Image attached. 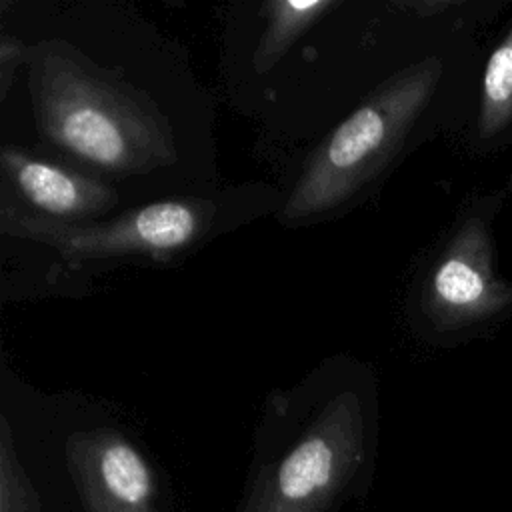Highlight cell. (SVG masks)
<instances>
[{
  "mask_svg": "<svg viewBox=\"0 0 512 512\" xmlns=\"http://www.w3.org/2000/svg\"><path fill=\"white\" fill-rule=\"evenodd\" d=\"M26 62L38 130L56 148L116 176L144 174L174 158L164 116L130 86L58 42L30 48Z\"/></svg>",
  "mask_w": 512,
  "mask_h": 512,
  "instance_id": "cell-1",
  "label": "cell"
},
{
  "mask_svg": "<svg viewBox=\"0 0 512 512\" xmlns=\"http://www.w3.org/2000/svg\"><path fill=\"white\" fill-rule=\"evenodd\" d=\"M440 70V62L428 58L378 86L314 150L280 220L288 226L306 224L356 198L400 150L428 104Z\"/></svg>",
  "mask_w": 512,
  "mask_h": 512,
  "instance_id": "cell-2",
  "label": "cell"
},
{
  "mask_svg": "<svg viewBox=\"0 0 512 512\" xmlns=\"http://www.w3.org/2000/svg\"><path fill=\"white\" fill-rule=\"evenodd\" d=\"M224 206L212 198H174L124 212L106 222L68 224L26 208H0L6 236L40 242L68 262L176 258L204 242L224 224Z\"/></svg>",
  "mask_w": 512,
  "mask_h": 512,
  "instance_id": "cell-3",
  "label": "cell"
},
{
  "mask_svg": "<svg viewBox=\"0 0 512 512\" xmlns=\"http://www.w3.org/2000/svg\"><path fill=\"white\" fill-rule=\"evenodd\" d=\"M512 302V286L492 268V240L482 220H466L440 258L426 286L424 308L440 328H460L494 316Z\"/></svg>",
  "mask_w": 512,
  "mask_h": 512,
  "instance_id": "cell-4",
  "label": "cell"
},
{
  "mask_svg": "<svg viewBox=\"0 0 512 512\" xmlns=\"http://www.w3.org/2000/svg\"><path fill=\"white\" fill-rule=\"evenodd\" d=\"M4 186L24 200L26 210L68 224L96 222L118 204V194L106 182L72 168L6 146L0 156Z\"/></svg>",
  "mask_w": 512,
  "mask_h": 512,
  "instance_id": "cell-5",
  "label": "cell"
},
{
  "mask_svg": "<svg viewBox=\"0 0 512 512\" xmlns=\"http://www.w3.org/2000/svg\"><path fill=\"white\" fill-rule=\"evenodd\" d=\"M332 0H314V2H292L276 0L266 4V26L258 40L254 54V68L264 72L272 68L288 48L310 28L314 26L324 12L334 8Z\"/></svg>",
  "mask_w": 512,
  "mask_h": 512,
  "instance_id": "cell-6",
  "label": "cell"
},
{
  "mask_svg": "<svg viewBox=\"0 0 512 512\" xmlns=\"http://www.w3.org/2000/svg\"><path fill=\"white\" fill-rule=\"evenodd\" d=\"M512 122V28L490 54L482 80L480 134L492 138Z\"/></svg>",
  "mask_w": 512,
  "mask_h": 512,
  "instance_id": "cell-7",
  "label": "cell"
},
{
  "mask_svg": "<svg viewBox=\"0 0 512 512\" xmlns=\"http://www.w3.org/2000/svg\"><path fill=\"white\" fill-rule=\"evenodd\" d=\"M334 452L324 436L306 438L280 466V490L288 498H304L330 478Z\"/></svg>",
  "mask_w": 512,
  "mask_h": 512,
  "instance_id": "cell-8",
  "label": "cell"
},
{
  "mask_svg": "<svg viewBox=\"0 0 512 512\" xmlns=\"http://www.w3.org/2000/svg\"><path fill=\"white\" fill-rule=\"evenodd\" d=\"M100 470L108 488L122 500L138 502L148 494V472L140 456L122 442H112L100 456Z\"/></svg>",
  "mask_w": 512,
  "mask_h": 512,
  "instance_id": "cell-9",
  "label": "cell"
},
{
  "mask_svg": "<svg viewBox=\"0 0 512 512\" xmlns=\"http://www.w3.org/2000/svg\"><path fill=\"white\" fill-rule=\"evenodd\" d=\"M28 48L14 36L2 34L0 38V96L4 98L10 82L14 78V72L22 60H26Z\"/></svg>",
  "mask_w": 512,
  "mask_h": 512,
  "instance_id": "cell-10",
  "label": "cell"
}]
</instances>
